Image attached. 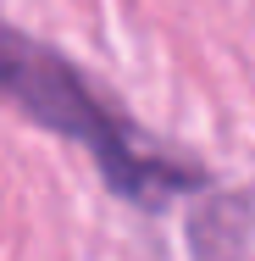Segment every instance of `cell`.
Returning <instances> with one entry per match:
<instances>
[{
    "instance_id": "6da1fadb",
    "label": "cell",
    "mask_w": 255,
    "mask_h": 261,
    "mask_svg": "<svg viewBox=\"0 0 255 261\" xmlns=\"http://www.w3.org/2000/svg\"><path fill=\"white\" fill-rule=\"evenodd\" d=\"M0 100L17 106L28 122H39L55 139H72L78 150H89L100 178L133 206L161 211L178 195L205 189V172L194 161L161 150L155 139H145L111 95H100L67 56H55L50 45H39L34 34L0 22Z\"/></svg>"
},
{
    "instance_id": "7a4b0ae2",
    "label": "cell",
    "mask_w": 255,
    "mask_h": 261,
    "mask_svg": "<svg viewBox=\"0 0 255 261\" xmlns=\"http://www.w3.org/2000/svg\"><path fill=\"white\" fill-rule=\"evenodd\" d=\"M250 239V195H211L189 222L194 261H239Z\"/></svg>"
}]
</instances>
